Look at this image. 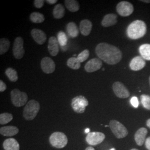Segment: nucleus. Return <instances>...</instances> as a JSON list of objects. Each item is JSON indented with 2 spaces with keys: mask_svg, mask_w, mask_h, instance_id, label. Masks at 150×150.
<instances>
[{
  "mask_svg": "<svg viewBox=\"0 0 150 150\" xmlns=\"http://www.w3.org/2000/svg\"><path fill=\"white\" fill-rule=\"evenodd\" d=\"M92 23L88 20H83L80 23V30L82 35L85 36H88L91 32Z\"/></svg>",
  "mask_w": 150,
  "mask_h": 150,
  "instance_id": "19",
  "label": "nucleus"
},
{
  "mask_svg": "<svg viewBox=\"0 0 150 150\" xmlns=\"http://www.w3.org/2000/svg\"><path fill=\"white\" fill-rule=\"evenodd\" d=\"M57 2V0H46V2L48 4H50V5L54 4Z\"/></svg>",
  "mask_w": 150,
  "mask_h": 150,
  "instance_id": "38",
  "label": "nucleus"
},
{
  "mask_svg": "<svg viewBox=\"0 0 150 150\" xmlns=\"http://www.w3.org/2000/svg\"><path fill=\"white\" fill-rule=\"evenodd\" d=\"M149 83H150V77H149Z\"/></svg>",
  "mask_w": 150,
  "mask_h": 150,
  "instance_id": "45",
  "label": "nucleus"
},
{
  "mask_svg": "<svg viewBox=\"0 0 150 150\" xmlns=\"http://www.w3.org/2000/svg\"><path fill=\"white\" fill-rule=\"evenodd\" d=\"M41 67L43 72L47 74L53 73L55 69L56 64L52 59L48 57L43 58L41 61Z\"/></svg>",
  "mask_w": 150,
  "mask_h": 150,
  "instance_id": "12",
  "label": "nucleus"
},
{
  "mask_svg": "<svg viewBox=\"0 0 150 150\" xmlns=\"http://www.w3.org/2000/svg\"><path fill=\"white\" fill-rule=\"evenodd\" d=\"M50 143L56 149H62L68 143V139L66 135L61 132H55L50 136Z\"/></svg>",
  "mask_w": 150,
  "mask_h": 150,
  "instance_id": "4",
  "label": "nucleus"
},
{
  "mask_svg": "<svg viewBox=\"0 0 150 150\" xmlns=\"http://www.w3.org/2000/svg\"><path fill=\"white\" fill-rule=\"evenodd\" d=\"M23 39L21 37H17L15 39L12 51L13 56L16 59H21L25 54V51L23 48Z\"/></svg>",
  "mask_w": 150,
  "mask_h": 150,
  "instance_id": "9",
  "label": "nucleus"
},
{
  "mask_svg": "<svg viewBox=\"0 0 150 150\" xmlns=\"http://www.w3.org/2000/svg\"><path fill=\"white\" fill-rule=\"evenodd\" d=\"M140 1L144 2V3H146V4H150V0H141Z\"/></svg>",
  "mask_w": 150,
  "mask_h": 150,
  "instance_id": "41",
  "label": "nucleus"
},
{
  "mask_svg": "<svg viewBox=\"0 0 150 150\" xmlns=\"http://www.w3.org/2000/svg\"><path fill=\"white\" fill-rule=\"evenodd\" d=\"M117 23V16L114 13L107 14L103 17L101 25L104 27H110Z\"/></svg>",
  "mask_w": 150,
  "mask_h": 150,
  "instance_id": "17",
  "label": "nucleus"
},
{
  "mask_svg": "<svg viewBox=\"0 0 150 150\" xmlns=\"http://www.w3.org/2000/svg\"><path fill=\"white\" fill-rule=\"evenodd\" d=\"M105 134L100 132H92L88 133L86 137V141L88 145L96 146L99 145L105 139Z\"/></svg>",
  "mask_w": 150,
  "mask_h": 150,
  "instance_id": "10",
  "label": "nucleus"
},
{
  "mask_svg": "<svg viewBox=\"0 0 150 150\" xmlns=\"http://www.w3.org/2000/svg\"><path fill=\"white\" fill-rule=\"evenodd\" d=\"M88 105V101L83 96L75 97L71 101V106L75 112L82 113L85 111L86 107Z\"/></svg>",
  "mask_w": 150,
  "mask_h": 150,
  "instance_id": "7",
  "label": "nucleus"
},
{
  "mask_svg": "<svg viewBox=\"0 0 150 150\" xmlns=\"http://www.w3.org/2000/svg\"><path fill=\"white\" fill-rule=\"evenodd\" d=\"M19 132V129L13 126H4L0 128V134L4 136L11 137L17 134Z\"/></svg>",
  "mask_w": 150,
  "mask_h": 150,
  "instance_id": "20",
  "label": "nucleus"
},
{
  "mask_svg": "<svg viewBox=\"0 0 150 150\" xmlns=\"http://www.w3.org/2000/svg\"><path fill=\"white\" fill-rule=\"evenodd\" d=\"M30 19L31 21L36 23H42L45 21V17L43 14L40 13L34 12H32L30 16Z\"/></svg>",
  "mask_w": 150,
  "mask_h": 150,
  "instance_id": "27",
  "label": "nucleus"
},
{
  "mask_svg": "<svg viewBox=\"0 0 150 150\" xmlns=\"http://www.w3.org/2000/svg\"><path fill=\"white\" fill-rule=\"evenodd\" d=\"M53 16L56 19H61L63 18L65 13V10L64 6L62 4H57L54 6L53 10Z\"/></svg>",
  "mask_w": 150,
  "mask_h": 150,
  "instance_id": "25",
  "label": "nucleus"
},
{
  "mask_svg": "<svg viewBox=\"0 0 150 150\" xmlns=\"http://www.w3.org/2000/svg\"><path fill=\"white\" fill-rule=\"evenodd\" d=\"M6 75L11 82H15L18 80V77L16 70L11 67L7 68L5 71Z\"/></svg>",
  "mask_w": 150,
  "mask_h": 150,
  "instance_id": "28",
  "label": "nucleus"
},
{
  "mask_svg": "<svg viewBox=\"0 0 150 150\" xmlns=\"http://www.w3.org/2000/svg\"><path fill=\"white\" fill-rule=\"evenodd\" d=\"M113 91L116 96L120 98H126L130 96V93L126 87L121 82L117 81L112 85Z\"/></svg>",
  "mask_w": 150,
  "mask_h": 150,
  "instance_id": "11",
  "label": "nucleus"
},
{
  "mask_svg": "<svg viewBox=\"0 0 150 150\" xmlns=\"http://www.w3.org/2000/svg\"><path fill=\"white\" fill-rule=\"evenodd\" d=\"M85 150H95V149L93 148V147H92V146H89V147H87V148H86Z\"/></svg>",
  "mask_w": 150,
  "mask_h": 150,
  "instance_id": "40",
  "label": "nucleus"
},
{
  "mask_svg": "<svg viewBox=\"0 0 150 150\" xmlns=\"http://www.w3.org/2000/svg\"><path fill=\"white\" fill-rule=\"evenodd\" d=\"M147 132V129L145 127H141L136 131L134 134V140L137 145L141 146L144 144Z\"/></svg>",
  "mask_w": 150,
  "mask_h": 150,
  "instance_id": "18",
  "label": "nucleus"
},
{
  "mask_svg": "<svg viewBox=\"0 0 150 150\" xmlns=\"http://www.w3.org/2000/svg\"><path fill=\"white\" fill-rule=\"evenodd\" d=\"M90 56V51L88 50H85L82 52H81L80 54H78L77 59L79 61V62H83L88 58Z\"/></svg>",
  "mask_w": 150,
  "mask_h": 150,
  "instance_id": "33",
  "label": "nucleus"
},
{
  "mask_svg": "<svg viewBox=\"0 0 150 150\" xmlns=\"http://www.w3.org/2000/svg\"><path fill=\"white\" fill-rule=\"evenodd\" d=\"M64 5L67 10L71 12H76L80 9L79 3L76 0H66Z\"/></svg>",
  "mask_w": 150,
  "mask_h": 150,
  "instance_id": "24",
  "label": "nucleus"
},
{
  "mask_svg": "<svg viewBox=\"0 0 150 150\" xmlns=\"http://www.w3.org/2000/svg\"><path fill=\"white\" fill-rule=\"evenodd\" d=\"M59 43L57 38L52 36L48 40V50L52 56H56L59 52Z\"/></svg>",
  "mask_w": 150,
  "mask_h": 150,
  "instance_id": "16",
  "label": "nucleus"
},
{
  "mask_svg": "<svg viewBox=\"0 0 150 150\" xmlns=\"http://www.w3.org/2000/svg\"><path fill=\"white\" fill-rule=\"evenodd\" d=\"M57 40L59 41V45L64 47L66 45L67 42V38L66 36V35L65 34L64 31H60L57 33Z\"/></svg>",
  "mask_w": 150,
  "mask_h": 150,
  "instance_id": "31",
  "label": "nucleus"
},
{
  "mask_svg": "<svg viewBox=\"0 0 150 150\" xmlns=\"http://www.w3.org/2000/svg\"><path fill=\"white\" fill-rule=\"evenodd\" d=\"M7 88V86L5 83L2 81V80H0V92H2L5 91Z\"/></svg>",
  "mask_w": 150,
  "mask_h": 150,
  "instance_id": "36",
  "label": "nucleus"
},
{
  "mask_svg": "<svg viewBox=\"0 0 150 150\" xmlns=\"http://www.w3.org/2000/svg\"><path fill=\"white\" fill-rule=\"evenodd\" d=\"M141 102L146 109L150 110V96L147 95H142L141 97Z\"/></svg>",
  "mask_w": 150,
  "mask_h": 150,
  "instance_id": "32",
  "label": "nucleus"
},
{
  "mask_svg": "<svg viewBox=\"0 0 150 150\" xmlns=\"http://www.w3.org/2000/svg\"><path fill=\"white\" fill-rule=\"evenodd\" d=\"M145 146L147 150H150V137H149L146 139Z\"/></svg>",
  "mask_w": 150,
  "mask_h": 150,
  "instance_id": "37",
  "label": "nucleus"
},
{
  "mask_svg": "<svg viewBox=\"0 0 150 150\" xmlns=\"http://www.w3.org/2000/svg\"><path fill=\"white\" fill-rule=\"evenodd\" d=\"M147 32V26L145 22L135 20L131 23L127 28L126 33L130 39L137 40L143 38Z\"/></svg>",
  "mask_w": 150,
  "mask_h": 150,
  "instance_id": "2",
  "label": "nucleus"
},
{
  "mask_svg": "<svg viewBox=\"0 0 150 150\" xmlns=\"http://www.w3.org/2000/svg\"><path fill=\"white\" fill-rule=\"evenodd\" d=\"M146 125L148 127H149L150 129V118L148 119L146 121Z\"/></svg>",
  "mask_w": 150,
  "mask_h": 150,
  "instance_id": "39",
  "label": "nucleus"
},
{
  "mask_svg": "<svg viewBox=\"0 0 150 150\" xmlns=\"http://www.w3.org/2000/svg\"><path fill=\"white\" fill-rule=\"evenodd\" d=\"M146 66V61L141 56H136L131 59L129 63V67L131 70L137 71L142 70Z\"/></svg>",
  "mask_w": 150,
  "mask_h": 150,
  "instance_id": "14",
  "label": "nucleus"
},
{
  "mask_svg": "<svg viewBox=\"0 0 150 150\" xmlns=\"http://www.w3.org/2000/svg\"><path fill=\"white\" fill-rule=\"evenodd\" d=\"M5 150H20V145L17 141L13 138L5 139L3 143Z\"/></svg>",
  "mask_w": 150,
  "mask_h": 150,
  "instance_id": "21",
  "label": "nucleus"
},
{
  "mask_svg": "<svg viewBox=\"0 0 150 150\" xmlns=\"http://www.w3.org/2000/svg\"><path fill=\"white\" fill-rule=\"evenodd\" d=\"M66 31L71 38H77L79 36V31L76 24L74 22H71L66 25Z\"/></svg>",
  "mask_w": 150,
  "mask_h": 150,
  "instance_id": "22",
  "label": "nucleus"
},
{
  "mask_svg": "<svg viewBox=\"0 0 150 150\" xmlns=\"http://www.w3.org/2000/svg\"><path fill=\"white\" fill-rule=\"evenodd\" d=\"M89 132H90V129H85V133H86V134L90 133Z\"/></svg>",
  "mask_w": 150,
  "mask_h": 150,
  "instance_id": "42",
  "label": "nucleus"
},
{
  "mask_svg": "<svg viewBox=\"0 0 150 150\" xmlns=\"http://www.w3.org/2000/svg\"><path fill=\"white\" fill-rule=\"evenodd\" d=\"M102 66V60L95 58L89 60L85 66V70L87 72H93L100 70Z\"/></svg>",
  "mask_w": 150,
  "mask_h": 150,
  "instance_id": "13",
  "label": "nucleus"
},
{
  "mask_svg": "<svg viewBox=\"0 0 150 150\" xmlns=\"http://www.w3.org/2000/svg\"><path fill=\"white\" fill-rule=\"evenodd\" d=\"M116 11L118 14L122 17L130 16L134 11V6L127 1H121L116 6Z\"/></svg>",
  "mask_w": 150,
  "mask_h": 150,
  "instance_id": "8",
  "label": "nucleus"
},
{
  "mask_svg": "<svg viewBox=\"0 0 150 150\" xmlns=\"http://www.w3.org/2000/svg\"><path fill=\"white\" fill-rule=\"evenodd\" d=\"M139 52L144 59L150 61V44L146 43L141 45L139 47Z\"/></svg>",
  "mask_w": 150,
  "mask_h": 150,
  "instance_id": "23",
  "label": "nucleus"
},
{
  "mask_svg": "<svg viewBox=\"0 0 150 150\" xmlns=\"http://www.w3.org/2000/svg\"><path fill=\"white\" fill-rule=\"evenodd\" d=\"M31 34L33 39L38 45H41L45 43L47 36L43 31L38 28H34L31 31Z\"/></svg>",
  "mask_w": 150,
  "mask_h": 150,
  "instance_id": "15",
  "label": "nucleus"
},
{
  "mask_svg": "<svg viewBox=\"0 0 150 150\" xmlns=\"http://www.w3.org/2000/svg\"><path fill=\"white\" fill-rule=\"evenodd\" d=\"M95 52L100 59L111 65L118 64L122 58V52L119 48L105 42L98 44Z\"/></svg>",
  "mask_w": 150,
  "mask_h": 150,
  "instance_id": "1",
  "label": "nucleus"
},
{
  "mask_svg": "<svg viewBox=\"0 0 150 150\" xmlns=\"http://www.w3.org/2000/svg\"><path fill=\"white\" fill-rule=\"evenodd\" d=\"M13 119V116L10 113H3L0 115V124L5 125L11 122Z\"/></svg>",
  "mask_w": 150,
  "mask_h": 150,
  "instance_id": "30",
  "label": "nucleus"
},
{
  "mask_svg": "<svg viewBox=\"0 0 150 150\" xmlns=\"http://www.w3.org/2000/svg\"><path fill=\"white\" fill-rule=\"evenodd\" d=\"M139 150L138 149H131V150Z\"/></svg>",
  "mask_w": 150,
  "mask_h": 150,
  "instance_id": "43",
  "label": "nucleus"
},
{
  "mask_svg": "<svg viewBox=\"0 0 150 150\" xmlns=\"http://www.w3.org/2000/svg\"><path fill=\"white\" fill-rule=\"evenodd\" d=\"M40 109L39 102L31 100L27 102L24 108L23 116L27 121H31L35 118Z\"/></svg>",
  "mask_w": 150,
  "mask_h": 150,
  "instance_id": "3",
  "label": "nucleus"
},
{
  "mask_svg": "<svg viewBox=\"0 0 150 150\" xmlns=\"http://www.w3.org/2000/svg\"><path fill=\"white\" fill-rule=\"evenodd\" d=\"M45 3L43 0H35L34 1V6L37 8H41L43 7Z\"/></svg>",
  "mask_w": 150,
  "mask_h": 150,
  "instance_id": "34",
  "label": "nucleus"
},
{
  "mask_svg": "<svg viewBox=\"0 0 150 150\" xmlns=\"http://www.w3.org/2000/svg\"><path fill=\"white\" fill-rule=\"evenodd\" d=\"M11 100L12 104L16 107H20L26 105L28 101L26 93L15 88L11 92Z\"/></svg>",
  "mask_w": 150,
  "mask_h": 150,
  "instance_id": "5",
  "label": "nucleus"
},
{
  "mask_svg": "<svg viewBox=\"0 0 150 150\" xmlns=\"http://www.w3.org/2000/svg\"><path fill=\"white\" fill-rule=\"evenodd\" d=\"M10 47V41L6 38H2L0 40V54L2 55L6 53Z\"/></svg>",
  "mask_w": 150,
  "mask_h": 150,
  "instance_id": "26",
  "label": "nucleus"
},
{
  "mask_svg": "<svg viewBox=\"0 0 150 150\" xmlns=\"http://www.w3.org/2000/svg\"><path fill=\"white\" fill-rule=\"evenodd\" d=\"M109 126L113 134L117 139H122L127 136L128 131L123 124L116 120H111Z\"/></svg>",
  "mask_w": 150,
  "mask_h": 150,
  "instance_id": "6",
  "label": "nucleus"
},
{
  "mask_svg": "<svg viewBox=\"0 0 150 150\" xmlns=\"http://www.w3.org/2000/svg\"><path fill=\"white\" fill-rule=\"evenodd\" d=\"M131 105H132L133 107H134V108H137L139 106V105L138 98L135 96L131 98Z\"/></svg>",
  "mask_w": 150,
  "mask_h": 150,
  "instance_id": "35",
  "label": "nucleus"
},
{
  "mask_svg": "<svg viewBox=\"0 0 150 150\" xmlns=\"http://www.w3.org/2000/svg\"><path fill=\"white\" fill-rule=\"evenodd\" d=\"M115 150V148H113V149H111V150Z\"/></svg>",
  "mask_w": 150,
  "mask_h": 150,
  "instance_id": "44",
  "label": "nucleus"
},
{
  "mask_svg": "<svg viewBox=\"0 0 150 150\" xmlns=\"http://www.w3.org/2000/svg\"><path fill=\"white\" fill-rule=\"evenodd\" d=\"M67 65L71 69L79 70L81 67V63L75 57H72L67 61Z\"/></svg>",
  "mask_w": 150,
  "mask_h": 150,
  "instance_id": "29",
  "label": "nucleus"
}]
</instances>
